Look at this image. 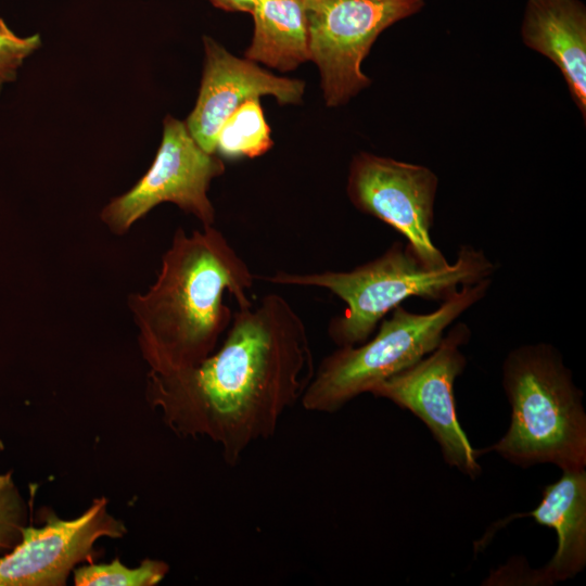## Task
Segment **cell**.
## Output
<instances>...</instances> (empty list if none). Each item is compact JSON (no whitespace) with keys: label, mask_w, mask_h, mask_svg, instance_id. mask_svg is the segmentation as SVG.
Masks as SVG:
<instances>
[{"label":"cell","mask_w":586,"mask_h":586,"mask_svg":"<svg viewBox=\"0 0 586 586\" xmlns=\"http://www.w3.org/2000/svg\"><path fill=\"white\" fill-rule=\"evenodd\" d=\"M532 518L557 534V550L548 563L517 581L551 585L575 577L586 565V470L562 471L561 477L543 488L539 505L532 511L514 513L498 523Z\"/></svg>","instance_id":"cell-12"},{"label":"cell","mask_w":586,"mask_h":586,"mask_svg":"<svg viewBox=\"0 0 586 586\" xmlns=\"http://www.w3.org/2000/svg\"><path fill=\"white\" fill-rule=\"evenodd\" d=\"M438 179L428 167L361 152L349 165L346 193L361 213L394 228L429 269L450 264L430 232Z\"/></svg>","instance_id":"cell-9"},{"label":"cell","mask_w":586,"mask_h":586,"mask_svg":"<svg viewBox=\"0 0 586 586\" xmlns=\"http://www.w3.org/2000/svg\"><path fill=\"white\" fill-rule=\"evenodd\" d=\"M502 387L510 405L506 434L479 457L496 453L528 468L552 463L562 471L586 467V412L560 352L550 344L513 348L502 364Z\"/></svg>","instance_id":"cell-3"},{"label":"cell","mask_w":586,"mask_h":586,"mask_svg":"<svg viewBox=\"0 0 586 586\" xmlns=\"http://www.w3.org/2000/svg\"><path fill=\"white\" fill-rule=\"evenodd\" d=\"M254 275L214 226L187 234L176 230L150 289L128 296L138 344L150 371L168 373L199 365L217 348L233 311L253 303Z\"/></svg>","instance_id":"cell-2"},{"label":"cell","mask_w":586,"mask_h":586,"mask_svg":"<svg viewBox=\"0 0 586 586\" xmlns=\"http://www.w3.org/2000/svg\"><path fill=\"white\" fill-rule=\"evenodd\" d=\"M224 173L222 158L203 150L184 122L167 115L153 163L132 188L103 207L100 218L123 235L155 206L169 202L203 227L213 226L216 214L207 192L212 180Z\"/></svg>","instance_id":"cell-7"},{"label":"cell","mask_w":586,"mask_h":586,"mask_svg":"<svg viewBox=\"0 0 586 586\" xmlns=\"http://www.w3.org/2000/svg\"><path fill=\"white\" fill-rule=\"evenodd\" d=\"M272 145L259 100H251L224 122L216 136L214 154L228 160L257 157Z\"/></svg>","instance_id":"cell-15"},{"label":"cell","mask_w":586,"mask_h":586,"mask_svg":"<svg viewBox=\"0 0 586 586\" xmlns=\"http://www.w3.org/2000/svg\"><path fill=\"white\" fill-rule=\"evenodd\" d=\"M252 42L245 59L280 72L310 61L303 0H254Z\"/></svg>","instance_id":"cell-14"},{"label":"cell","mask_w":586,"mask_h":586,"mask_svg":"<svg viewBox=\"0 0 586 586\" xmlns=\"http://www.w3.org/2000/svg\"><path fill=\"white\" fill-rule=\"evenodd\" d=\"M204 66L195 105L186 126L208 153L224 122L243 103L272 95L279 104H300L305 82L276 76L257 63L231 54L215 39L204 36Z\"/></svg>","instance_id":"cell-11"},{"label":"cell","mask_w":586,"mask_h":586,"mask_svg":"<svg viewBox=\"0 0 586 586\" xmlns=\"http://www.w3.org/2000/svg\"><path fill=\"white\" fill-rule=\"evenodd\" d=\"M215 8L227 12L251 13L254 0H208Z\"/></svg>","instance_id":"cell-19"},{"label":"cell","mask_w":586,"mask_h":586,"mask_svg":"<svg viewBox=\"0 0 586 586\" xmlns=\"http://www.w3.org/2000/svg\"><path fill=\"white\" fill-rule=\"evenodd\" d=\"M495 269L484 252L471 245H462L448 267L429 269L407 244L397 241L379 257L348 271H278L259 278L280 285L322 288L342 300L346 308L330 321L328 333L343 347L367 341L380 321L407 298L443 302L459 285L491 278Z\"/></svg>","instance_id":"cell-4"},{"label":"cell","mask_w":586,"mask_h":586,"mask_svg":"<svg viewBox=\"0 0 586 586\" xmlns=\"http://www.w3.org/2000/svg\"><path fill=\"white\" fill-rule=\"evenodd\" d=\"M4 449V443L3 441L0 438V451H2Z\"/></svg>","instance_id":"cell-20"},{"label":"cell","mask_w":586,"mask_h":586,"mask_svg":"<svg viewBox=\"0 0 586 586\" xmlns=\"http://www.w3.org/2000/svg\"><path fill=\"white\" fill-rule=\"evenodd\" d=\"M314 372L303 319L270 293L238 307L221 346L199 365L149 371L145 399L174 434L212 441L234 466L253 443L275 435Z\"/></svg>","instance_id":"cell-1"},{"label":"cell","mask_w":586,"mask_h":586,"mask_svg":"<svg viewBox=\"0 0 586 586\" xmlns=\"http://www.w3.org/2000/svg\"><path fill=\"white\" fill-rule=\"evenodd\" d=\"M40 47L39 34L18 36L0 17V93L4 86L16 80L24 62Z\"/></svg>","instance_id":"cell-18"},{"label":"cell","mask_w":586,"mask_h":586,"mask_svg":"<svg viewBox=\"0 0 586 586\" xmlns=\"http://www.w3.org/2000/svg\"><path fill=\"white\" fill-rule=\"evenodd\" d=\"M169 565L146 558L137 568H129L118 557L107 563H84L73 571L76 586H155L168 574Z\"/></svg>","instance_id":"cell-16"},{"label":"cell","mask_w":586,"mask_h":586,"mask_svg":"<svg viewBox=\"0 0 586 586\" xmlns=\"http://www.w3.org/2000/svg\"><path fill=\"white\" fill-rule=\"evenodd\" d=\"M107 508L104 496L94 498L80 515L68 520L43 508V524H27L21 543L0 558V586L66 585L76 566L100 557L95 549L99 539L127 534L125 523Z\"/></svg>","instance_id":"cell-10"},{"label":"cell","mask_w":586,"mask_h":586,"mask_svg":"<svg viewBox=\"0 0 586 586\" xmlns=\"http://www.w3.org/2000/svg\"><path fill=\"white\" fill-rule=\"evenodd\" d=\"M28 517L29 507L14 482L13 471L0 473V558L21 543Z\"/></svg>","instance_id":"cell-17"},{"label":"cell","mask_w":586,"mask_h":586,"mask_svg":"<svg viewBox=\"0 0 586 586\" xmlns=\"http://www.w3.org/2000/svg\"><path fill=\"white\" fill-rule=\"evenodd\" d=\"M470 329L459 322L437 347L408 369L378 383L369 393L385 398L418 417L438 444L444 461L474 480L482 467L477 449L462 430L456 410L454 384L466 368L461 351Z\"/></svg>","instance_id":"cell-8"},{"label":"cell","mask_w":586,"mask_h":586,"mask_svg":"<svg viewBox=\"0 0 586 586\" xmlns=\"http://www.w3.org/2000/svg\"><path fill=\"white\" fill-rule=\"evenodd\" d=\"M491 283L487 278L462 285L429 314L395 307L380 321L372 339L339 347L322 359L301 398L303 408L335 412L378 383L413 366L437 347L458 317L486 295Z\"/></svg>","instance_id":"cell-5"},{"label":"cell","mask_w":586,"mask_h":586,"mask_svg":"<svg viewBox=\"0 0 586 586\" xmlns=\"http://www.w3.org/2000/svg\"><path fill=\"white\" fill-rule=\"evenodd\" d=\"M309 55L327 106L347 103L371 80L361 64L378 36L418 13L423 0H303Z\"/></svg>","instance_id":"cell-6"},{"label":"cell","mask_w":586,"mask_h":586,"mask_svg":"<svg viewBox=\"0 0 586 586\" xmlns=\"http://www.w3.org/2000/svg\"><path fill=\"white\" fill-rule=\"evenodd\" d=\"M521 37L561 72L571 98L586 118V9L579 0H528Z\"/></svg>","instance_id":"cell-13"}]
</instances>
